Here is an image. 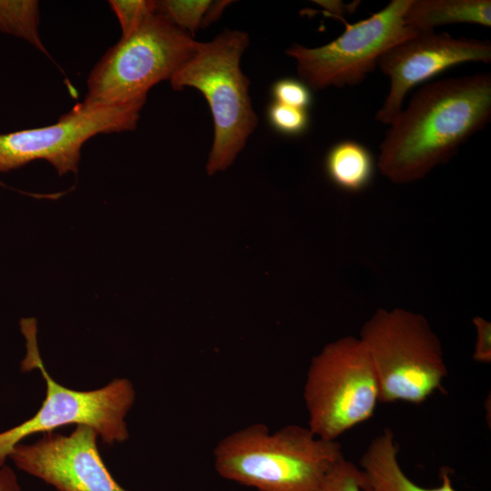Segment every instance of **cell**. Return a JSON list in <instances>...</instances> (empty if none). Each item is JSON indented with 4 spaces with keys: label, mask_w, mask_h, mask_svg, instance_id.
<instances>
[{
    "label": "cell",
    "mask_w": 491,
    "mask_h": 491,
    "mask_svg": "<svg viewBox=\"0 0 491 491\" xmlns=\"http://www.w3.org/2000/svg\"><path fill=\"white\" fill-rule=\"evenodd\" d=\"M213 1L161 0L155 1V11L193 37L199 28L206 26Z\"/></svg>",
    "instance_id": "obj_16"
},
{
    "label": "cell",
    "mask_w": 491,
    "mask_h": 491,
    "mask_svg": "<svg viewBox=\"0 0 491 491\" xmlns=\"http://www.w3.org/2000/svg\"><path fill=\"white\" fill-rule=\"evenodd\" d=\"M198 41L156 11L121 37L95 65L83 104L89 107L145 105L149 89L175 72Z\"/></svg>",
    "instance_id": "obj_5"
},
{
    "label": "cell",
    "mask_w": 491,
    "mask_h": 491,
    "mask_svg": "<svg viewBox=\"0 0 491 491\" xmlns=\"http://www.w3.org/2000/svg\"><path fill=\"white\" fill-rule=\"evenodd\" d=\"M472 322L476 327V339L473 359L478 363L491 362V324L481 316H475Z\"/></svg>",
    "instance_id": "obj_21"
},
{
    "label": "cell",
    "mask_w": 491,
    "mask_h": 491,
    "mask_svg": "<svg viewBox=\"0 0 491 491\" xmlns=\"http://www.w3.org/2000/svg\"><path fill=\"white\" fill-rule=\"evenodd\" d=\"M397 450L389 428L371 441L360 459L364 491H456L446 471L441 472V484L436 487H424L413 482L398 463Z\"/></svg>",
    "instance_id": "obj_12"
},
{
    "label": "cell",
    "mask_w": 491,
    "mask_h": 491,
    "mask_svg": "<svg viewBox=\"0 0 491 491\" xmlns=\"http://www.w3.org/2000/svg\"><path fill=\"white\" fill-rule=\"evenodd\" d=\"M142 108L139 105L89 107L81 103L54 125L0 134V172L44 159L60 175L76 173L85 141L100 133L134 130Z\"/></svg>",
    "instance_id": "obj_9"
},
{
    "label": "cell",
    "mask_w": 491,
    "mask_h": 491,
    "mask_svg": "<svg viewBox=\"0 0 491 491\" xmlns=\"http://www.w3.org/2000/svg\"><path fill=\"white\" fill-rule=\"evenodd\" d=\"M22 331L27 352L22 361L23 371L38 369L45 381V397L31 418L0 433V467L5 466L13 448L36 433L54 432L75 424L95 429L103 443H123L129 437L125 416L135 400L133 384L127 378H115L106 386L89 391L67 388L54 380L39 356L35 340V322L24 319Z\"/></svg>",
    "instance_id": "obj_6"
},
{
    "label": "cell",
    "mask_w": 491,
    "mask_h": 491,
    "mask_svg": "<svg viewBox=\"0 0 491 491\" xmlns=\"http://www.w3.org/2000/svg\"><path fill=\"white\" fill-rule=\"evenodd\" d=\"M92 427L77 425L69 435L43 434L35 443L17 444L9 458L20 470L59 491H128L105 466Z\"/></svg>",
    "instance_id": "obj_11"
},
{
    "label": "cell",
    "mask_w": 491,
    "mask_h": 491,
    "mask_svg": "<svg viewBox=\"0 0 491 491\" xmlns=\"http://www.w3.org/2000/svg\"><path fill=\"white\" fill-rule=\"evenodd\" d=\"M469 62H491L488 40L418 30L396 43L377 63V67L388 76L390 86L376 120L389 125L402 111L405 97L414 86L454 65Z\"/></svg>",
    "instance_id": "obj_10"
},
{
    "label": "cell",
    "mask_w": 491,
    "mask_h": 491,
    "mask_svg": "<svg viewBox=\"0 0 491 491\" xmlns=\"http://www.w3.org/2000/svg\"><path fill=\"white\" fill-rule=\"evenodd\" d=\"M249 45L247 33L225 30L208 42H198L190 56L169 79L174 90L197 89L208 103L214 140L208 175L226 169L245 147L257 125L240 60Z\"/></svg>",
    "instance_id": "obj_3"
},
{
    "label": "cell",
    "mask_w": 491,
    "mask_h": 491,
    "mask_svg": "<svg viewBox=\"0 0 491 491\" xmlns=\"http://www.w3.org/2000/svg\"><path fill=\"white\" fill-rule=\"evenodd\" d=\"M490 119V74L426 84L389 125L379 145V171L395 184L421 180L448 162Z\"/></svg>",
    "instance_id": "obj_1"
},
{
    "label": "cell",
    "mask_w": 491,
    "mask_h": 491,
    "mask_svg": "<svg viewBox=\"0 0 491 491\" xmlns=\"http://www.w3.org/2000/svg\"><path fill=\"white\" fill-rule=\"evenodd\" d=\"M109 4L120 23L122 37L131 35L155 12V1L151 0H111Z\"/></svg>",
    "instance_id": "obj_18"
},
{
    "label": "cell",
    "mask_w": 491,
    "mask_h": 491,
    "mask_svg": "<svg viewBox=\"0 0 491 491\" xmlns=\"http://www.w3.org/2000/svg\"><path fill=\"white\" fill-rule=\"evenodd\" d=\"M0 491H21L15 473L5 465L0 467Z\"/></svg>",
    "instance_id": "obj_23"
},
{
    "label": "cell",
    "mask_w": 491,
    "mask_h": 491,
    "mask_svg": "<svg viewBox=\"0 0 491 491\" xmlns=\"http://www.w3.org/2000/svg\"><path fill=\"white\" fill-rule=\"evenodd\" d=\"M266 117L270 125L286 135L304 134L309 125L307 110L273 101L267 107Z\"/></svg>",
    "instance_id": "obj_17"
},
{
    "label": "cell",
    "mask_w": 491,
    "mask_h": 491,
    "mask_svg": "<svg viewBox=\"0 0 491 491\" xmlns=\"http://www.w3.org/2000/svg\"><path fill=\"white\" fill-rule=\"evenodd\" d=\"M325 170L336 186L356 193L370 184L375 163L367 148L357 142L346 140L329 149L325 158Z\"/></svg>",
    "instance_id": "obj_14"
},
{
    "label": "cell",
    "mask_w": 491,
    "mask_h": 491,
    "mask_svg": "<svg viewBox=\"0 0 491 491\" xmlns=\"http://www.w3.org/2000/svg\"><path fill=\"white\" fill-rule=\"evenodd\" d=\"M406 24L418 30L452 24L491 26L490 0H410L405 12Z\"/></svg>",
    "instance_id": "obj_13"
},
{
    "label": "cell",
    "mask_w": 491,
    "mask_h": 491,
    "mask_svg": "<svg viewBox=\"0 0 491 491\" xmlns=\"http://www.w3.org/2000/svg\"><path fill=\"white\" fill-rule=\"evenodd\" d=\"M321 491H364L360 468L343 456L327 473Z\"/></svg>",
    "instance_id": "obj_19"
},
{
    "label": "cell",
    "mask_w": 491,
    "mask_h": 491,
    "mask_svg": "<svg viewBox=\"0 0 491 491\" xmlns=\"http://www.w3.org/2000/svg\"><path fill=\"white\" fill-rule=\"evenodd\" d=\"M39 4L35 0H0V31L23 38L48 55L39 32Z\"/></svg>",
    "instance_id": "obj_15"
},
{
    "label": "cell",
    "mask_w": 491,
    "mask_h": 491,
    "mask_svg": "<svg viewBox=\"0 0 491 491\" xmlns=\"http://www.w3.org/2000/svg\"><path fill=\"white\" fill-rule=\"evenodd\" d=\"M314 3L324 8V15L337 18L342 22L346 20L344 15L355 12L360 2L355 1L351 4H345L338 0H316Z\"/></svg>",
    "instance_id": "obj_22"
},
{
    "label": "cell",
    "mask_w": 491,
    "mask_h": 491,
    "mask_svg": "<svg viewBox=\"0 0 491 491\" xmlns=\"http://www.w3.org/2000/svg\"><path fill=\"white\" fill-rule=\"evenodd\" d=\"M308 428L336 440L370 419L379 403V384L364 343L351 336L327 344L315 356L304 385Z\"/></svg>",
    "instance_id": "obj_7"
},
{
    "label": "cell",
    "mask_w": 491,
    "mask_h": 491,
    "mask_svg": "<svg viewBox=\"0 0 491 491\" xmlns=\"http://www.w3.org/2000/svg\"><path fill=\"white\" fill-rule=\"evenodd\" d=\"M311 89L300 79L281 78L271 87V95L275 102L307 110L312 104Z\"/></svg>",
    "instance_id": "obj_20"
},
{
    "label": "cell",
    "mask_w": 491,
    "mask_h": 491,
    "mask_svg": "<svg viewBox=\"0 0 491 491\" xmlns=\"http://www.w3.org/2000/svg\"><path fill=\"white\" fill-rule=\"evenodd\" d=\"M359 338L379 384V402L422 404L443 390L447 367L439 338L426 317L403 308L377 309Z\"/></svg>",
    "instance_id": "obj_4"
},
{
    "label": "cell",
    "mask_w": 491,
    "mask_h": 491,
    "mask_svg": "<svg viewBox=\"0 0 491 491\" xmlns=\"http://www.w3.org/2000/svg\"><path fill=\"white\" fill-rule=\"evenodd\" d=\"M213 456L222 477L256 491H321L344 454L339 442L308 427L287 425L271 432L256 423L223 437Z\"/></svg>",
    "instance_id": "obj_2"
},
{
    "label": "cell",
    "mask_w": 491,
    "mask_h": 491,
    "mask_svg": "<svg viewBox=\"0 0 491 491\" xmlns=\"http://www.w3.org/2000/svg\"><path fill=\"white\" fill-rule=\"evenodd\" d=\"M410 0H391L386 6L317 47L295 44L286 54L296 64L299 79L311 90L356 85L377 67L380 56L418 29L404 20Z\"/></svg>",
    "instance_id": "obj_8"
}]
</instances>
